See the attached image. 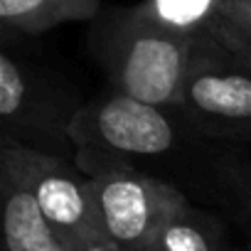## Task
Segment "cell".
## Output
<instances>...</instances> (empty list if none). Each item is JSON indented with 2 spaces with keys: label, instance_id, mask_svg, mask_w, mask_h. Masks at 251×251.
<instances>
[{
  "label": "cell",
  "instance_id": "1",
  "mask_svg": "<svg viewBox=\"0 0 251 251\" xmlns=\"http://www.w3.org/2000/svg\"><path fill=\"white\" fill-rule=\"evenodd\" d=\"M76 153L128 163L141 173L180 187L187 197L217 202L241 195L249 204V177L234 146L202 136L177 106L138 101L116 89L84 101L72 123Z\"/></svg>",
  "mask_w": 251,
  "mask_h": 251
},
{
  "label": "cell",
  "instance_id": "2",
  "mask_svg": "<svg viewBox=\"0 0 251 251\" xmlns=\"http://www.w3.org/2000/svg\"><path fill=\"white\" fill-rule=\"evenodd\" d=\"M195 40L155 20L143 3L111 10L91 32V52L111 89L158 106H177Z\"/></svg>",
  "mask_w": 251,
  "mask_h": 251
},
{
  "label": "cell",
  "instance_id": "3",
  "mask_svg": "<svg viewBox=\"0 0 251 251\" xmlns=\"http://www.w3.org/2000/svg\"><path fill=\"white\" fill-rule=\"evenodd\" d=\"M76 165L89 175L99 234L121 251H146L163 222L190 197L138 168L96 153H76Z\"/></svg>",
  "mask_w": 251,
  "mask_h": 251
},
{
  "label": "cell",
  "instance_id": "4",
  "mask_svg": "<svg viewBox=\"0 0 251 251\" xmlns=\"http://www.w3.org/2000/svg\"><path fill=\"white\" fill-rule=\"evenodd\" d=\"M81 106L79 94L50 72H42L10 52L0 54L3 141L74 160L76 146L72 123Z\"/></svg>",
  "mask_w": 251,
  "mask_h": 251
},
{
  "label": "cell",
  "instance_id": "5",
  "mask_svg": "<svg viewBox=\"0 0 251 251\" xmlns=\"http://www.w3.org/2000/svg\"><path fill=\"white\" fill-rule=\"evenodd\" d=\"M177 108L212 141L251 143V69L217 37L195 40Z\"/></svg>",
  "mask_w": 251,
  "mask_h": 251
},
{
  "label": "cell",
  "instance_id": "6",
  "mask_svg": "<svg viewBox=\"0 0 251 251\" xmlns=\"http://www.w3.org/2000/svg\"><path fill=\"white\" fill-rule=\"evenodd\" d=\"M0 165L13 168L30 185L40 202V209L69 251L94 236H101L91 180L76 165V160L3 141Z\"/></svg>",
  "mask_w": 251,
  "mask_h": 251
},
{
  "label": "cell",
  "instance_id": "7",
  "mask_svg": "<svg viewBox=\"0 0 251 251\" xmlns=\"http://www.w3.org/2000/svg\"><path fill=\"white\" fill-rule=\"evenodd\" d=\"M0 200H3V251H69L30 185L8 165H0Z\"/></svg>",
  "mask_w": 251,
  "mask_h": 251
},
{
  "label": "cell",
  "instance_id": "8",
  "mask_svg": "<svg viewBox=\"0 0 251 251\" xmlns=\"http://www.w3.org/2000/svg\"><path fill=\"white\" fill-rule=\"evenodd\" d=\"M146 251H231V246L222 219L187 202L163 222Z\"/></svg>",
  "mask_w": 251,
  "mask_h": 251
},
{
  "label": "cell",
  "instance_id": "9",
  "mask_svg": "<svg viewBox=\"0 0 251 251\" xmlns=\"http://www.w3.org/2000/svg\"><path fill=\"white\" fill-rule=\"evenodd\" d=\"M101 0H0V23L5 30L42 35L67 23L99 18Z\"/></svg>",
  "mask_w": 251,
  "mask_h": 251
},
{
  "label": "cell",
  "instance_id": "10",
  "mask_svg": "<svg viewBox=\"0 0 251 251\" xmlns=\"http://www.w3.org/2000/svg\"><path fill=\"white\" fill-rule=\"evenodd\" d=\"M143 8L163 25L200 40L214 32L224 0H143Z\"/></svg>",
  "mask_w": 251,
  "mask_h": 251
},
{
  "label": "cell",
  "instance_id": "11",
  "mask_svg": "<svg viewBox=\"0 0 251 251\" xmlns=\"http://www.w3.org/2000/svg\"><path fill=\"white\" fill-rule=\"evenodd\" d=\"M217 37L244 67L251 69V40H244V37H234V35H212Z\"/></svg>",
  "mask_w": 251,
  "mask_h": 251
},
{
  "label": "cell",
  "instance_id": "12",
  "mask_svg": "<svg viewBox=\"0 0 251 251\" xmlns=\"http://www.w3.org/2000/svg\"><path fill=\"white\" fill-rule=\"evenodd\" d=\"M72 251H121V249H118V246H113L111 241H106L103 236H94V239H89V241H84V244L74 246Z\"/></svg>",
  "mask_w": 251,
  "mask_h": 251
},
{
  "label": "cell",
  "instance_id": "13",
  "mask_svg": "<svg viewBox=\"0 0 251 251\" xmlns=\"http://www.w3.org/2000/svg\"><path fill=\"white\" fill-rule=\"evenodd\" d=\"M249 207H251V177H249Z\"/></svg>",
  "mask_w": 251,
  "mask_h": 251
},
{
  "label": "cell",
  "instance_id": "14",
  "mask_svg": "<svg viewBox=\"0 0 251 251\" xmlns=\"http://www.w3.org/2000/svg\"><path fill=\"white\" fill-rule=\"evenodd\" d=\"M244 251H251V239H249V244L244 246Z\"/></svg>",
  "mask_w": 251,
  "mask_h": 251
},
{
  "label": "cell",
  "instance_id": "15",
  "mask_svg": "<svg viewBox=\"0 0 251 251\" xmlns=\"http://www.w3.org/2000/svg\"><path fill=\"white\" fill-rule=\"evenodd\" d=\"M244 3H246V5H251V0H244Z\"/></svg>",
  "mask_w": 251,
  "mask_h": 251
}]
</instances>
